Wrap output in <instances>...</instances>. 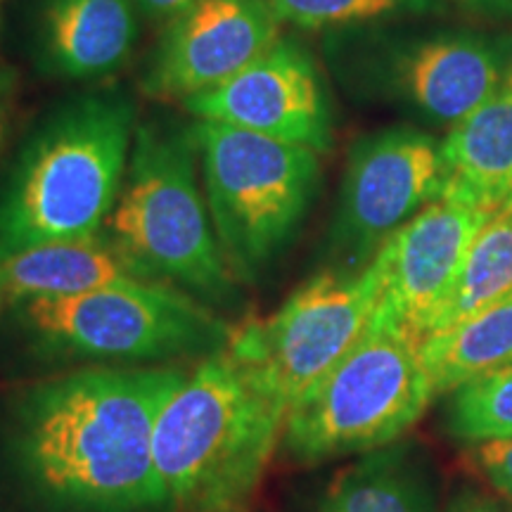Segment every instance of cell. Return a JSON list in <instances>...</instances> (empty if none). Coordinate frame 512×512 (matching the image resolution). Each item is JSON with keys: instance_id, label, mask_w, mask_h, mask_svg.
Segmentation results:
<instances>
[{"instance_id": "cell-18", "label": "cell", "mask_w": 512, "mask_h": 512, "mask_svg": "<svg viewBox=\"0 0 512 512\" xmlns=\"http://www.w3.org/2000/svg\"><path fill=\"white\" fill-rule=\"evenodd\" d=\"M434 399L486 370L512 366V290L453 328L420 339Z\"/></svg>"}, {"instance_id": "cell-4", "label": "cell", "mask_w": 512, "mask_h": 512, "mask_svg": "<svg viewBox=\"0 0 512 512\" xmlns=\"http://www.w3.org/2000/svg\"><path fill=\"white\" fill-rule=\"evenodd\" d=\"M105 238L155 283L174 285L216 311L240 302L204 197L200 150L190 128L140 124Z\"/></svg>"}, {"instance_id": "cell-2", "label": "cell", "mask_w": 512, "mask_h": 512, "mask_svg": "<svg viewBox=\"0 0 512 512\" xmlns=\"http://www.w3.org/2000/svg\"><path fill=\"white\" fill-rule=\"evenodd\" d=\"M290 408L238 332L188 370L157 418L152 463L162 512H252Z\"/></svg>"}, {"instance_id": "cell-23", "label": "cell", "mask_w": 512, "mask_h": 512, "mask_svg": "<svg viewBox=\"0 0 512 512\" xmlns=\"http://www.w3.org/2000/svg\"><path fill=\"white\" fill-rule=\"evenodd\" d=\"M444 512H512V505L505 498L486 494L479 486L463 484L448 498Z\"/></svg>"}, {"instance_id": "cell-22", "label": "cell", "mask_w": 512, "mask_h": 512, "mask_svg": "<svg viewBox=\"0 0 512 512\" xmlns=\"http://www.w3.org/2000/svg\"><path fill=\"white\" fill-rule=\"evenodd\" d=\"M475 463L486 482L512 505V439L475 446Z\"/></svg>"}, {"instance_id": "cell-14", "label": "cell", "mask_w": 512, "mask_h": 512, "mask_svg": "<svg viewBox=\"0 0 512 512\" xmlns=\"http://www.w3.org/2000/svg\"><path fill=\"white\" fill-rule=\"evenodd\" d=\"M41 24L43 60L72 81L117 72L138 38L133 0H48Z\"/></svg>"}, {"instance_id": "cell-12", "label": "cell", "mask_w": 512, "mask_h": 512, "mask_svg": "<svg viewBox=\"0 0 512 512\" xmlns=\"http://www.w3.org/2000/svg\"><path fill=\"white\" fill-rule=\"evenodd\" d=\"M382 91L434 124L456 126L512 74V41L451 31L392 43L373 67Z\"/></svg>"}, {"instance_id": "cell-6", "label": "cell", "mask_w": 512, "mask_h": 512, "mask_svg": "<svg viewBox=\"0 0 512 512\" xmlns=\"http://www.w3.org/2000/svg\"><path fill=\"white\" fill-rule=\"evenodd\" d=\"M38 354L83 366H178L233 339L221 311L166 283H124L10 309Z\"/></svg>"}, {"instance_id": "cell-3", "label": "cell", "mask_w": 512, "mask_h": 512, "mask_svg": "<svg viewBox=\"0 0 512 512\" xmlns=\"http://www.w3.org/2000/svg\"><path fill=\"white\" fill-rule=\"evenodd\" d=\"M136 128V107L119 91L81 95L50 114L0 192V261L100 235L119 200Z\"/></svg>"}, {"instance_id": "cell-8", "label": "cell", "mask_w": 512, "mask_h": 512, "mask_svg": "<svg viewBox=\"0 0 512 512\" xmlns=\"http://www.w3.org/2000/svg\"><path fill=\"white\" fill-rule=\"evenodd\" d=\"M441 143L415 128H387L351 147L325 254L332 271L366 268L389 238L444 192Z\"/></svg>"}, {"instance_id": "cell-16", "label": "cell", "mask_w": 512, "mask_h": 512, "mask_svg": "<svg viewBox=\"0 0 512 512\" xmlns=\"http://www.w3.org/2000/svg\"><path fill=\"white\" fill-rule=\"evenodd\" d=\"M437 503L430 456L399 439L344 465L325 484L313 512H437Z\"/></svg>"}, {"instance_id": "cell-9", "label": "cell", "mask_w": 512, "mask_h": 512, "mask_svg": "<svg viewBox=\"0 0 512 512\" xmlns=\"http://www.w3.org/2000/svg\"><path fill=\"white\" fill-rule=\"evenodd\" d=\"M387 285L384 249L354 273L325 268L264 320L238 325L275 394L292 411L306 389L361 337Z\"/></svg>"}, {"instance_id": "cell-27", "label": "cell", "mask_w": 512, "mask_h": 512, "mask_svg": "<svg viewBox=\"0 0 512 512\" xmlns=\"http://www.w3.org/2000/svg\"><path fill=\"white\" fill-rule=\"evenodd\" d=\"M10 311V304L8 302H5V299L3 297H0V318H3L5 316V313H8Z\"/></svg>"}, {"instance_id": "cell-15", "label": "cell", "mask_w": 512, "mask_h": 512, "mask_svg": "<svg viewBox=\"0 0 512 512\" xmlns=\"http://www.w3.org/2000/svg\"><path fill=\"white\" fill-rule=\"evenodd\" d=\"M140 280L147 278L102 233L31 247L0 261V297L10 309L24 299L72 297Z\"/></svg>"}, {"instance_id": "cell-11", "label": "cell", "mask_w": 512, "mask_h": 512, "mask_svg": "<svg viewBox=\"0 0 512 512\" xmlns=\"http://www.w3.org/2000/svg\"><path fill=\"white\" fill-rule=\"evenodd\" d=\"M280 24L268 0H197L166 27L147 93L188 100L221 86L283 38Z\"/></svg>"}, {"instance_id": "cell-13", "label": "cell", "mask_w": 512, "mask_h": 512, "mask_svg": "<svg viewBox=\"0 0 512 512\" xmlns=\"http://www.w3.org/2000/svg\"><path fill=\"white\" fill-rule=\"evenodd\" d=\"M494 209L439 195L384 245L387 302L420 339L456 285L467 249Z\"/></svg>"}, {"instance_id": "cell-26", "label": "cell", "mask_w": 512, "mask_h": 512, "mask_svg": "<svg viewBox=\"0 0 512 512\" xmlns=\"http://www.w3.org/2000/svg\"><path fill=\"white\" fill-rule=\"evenodd\" d=\"M472 8H484V10H503V12H512V0H467Z\"/></svg>"}, {"instance_id": "cell-5", "label": "cell", "mask_w": 512, "mask_h": 512, "mask_svg": "<svg viewBox=\"0 0 512 512\" xmlns=\"http://www.w3.org/2000/svg\"><path fill=\"white\" fill-rule=\"evenodd\" d=\"M434 401L420 337L387 302L299 396L280 448L297 465L356 458L406 437Z\"/></svg>"}, {"instance_id": "cell-19", "label": "cell", "mask_w": 512, "mask_h": 512, "mask_svg": "<svg viewBox=\"0 0 512 512\" xmlns=\"http://www.w3.org/2000/svg\"><path fill=\"white\" fill-rule=\"evenodd\" d=\"M512 290V207H498L467 249L465 264L427 335L448 330ZM425 335V337H427Z\"/></svg>"}, {"instance_id": "cell-17", "label": "cell", "mask_w": 512, "mask_h": 512, "mask_svg": "<svg viewBox=\"0 0 512 512\" xmlns=\"http://www.w3.org/2000/svg\"><path fill=\"white\" fill-rule=\"evenodd\" d=\"M441 195L498 209L512 190V74L441 140Z\"/></svg>"}, {"instance_id": "cell-28", "label": "cell", "mask_w": 512, "mask_h": 512, "mask_svg": "<svg viewBox=\"0 0 512 512\" xmlns=\"http://www.w3.org/2000/svg\"><path fill=\"white\" fill-rule=\"evenodd\" d=\"M501 207H512V190L508 192V197H505V202L501 204Z\"/></svg>"}, {"instance_id": "cell-10", "label": "cell", "mask_w": 512, "mask_h": 512, "mask_svg": "<svg viewBox=\"0 0 512 512\" xmlns=\"http://www.w3.org/2000/svg\"><path fill=\"white\" fill-rule=\"evenodd\" d=\"M195 119L316 150L332 147V107L309 50L280 38L259 60L207 93L183 100Z\"/></svg>"}, {"instance_id": "cell-21", "label": "cell", "mask_w": 512, "mask_h": 512, "mask_svg": "<svg viewBox=\"0 0 512 512\" xmlns=\"http://www.w3.org/2000/svg\"><path fill=\"white\" fill-rule=\"evenodd\" d=\"M280 22L299 29H332L396 15L437 10V0H268Z\"/></svg>"}, {"instance_id": "cell-7", "label": "cell", "mask_w": 512, "mask_h": 512, "mask_svg": "<svg viewBox=\"0 0 512 512\" xmlns=\"http://www.w3.org/2000/svg\"><path fill=\"white\" fill-rule=\"evenodd\" d=\"M204 197L238 283L252 285L297 238L320 185L316 150L219 121L192 124Z\"/></svg>"}, {"instance_id": "cell-1", "label": "cell", "mask_w": 512, "mask_h": 512, "mask_svg": "<svg viewBox=\"0 0 512 512\" xmlns=\"http://www.w3.org/2000/svg\"><path fill=\"white\" fill-rule=\"evenodd\" d=\"M183 366H79L31 384L5 418L10 475L48 512L159 510L157 418Z\"/></svg>"}, {"instance_id": "cell-20", "label": "cell", "mask_w": 512, "mask_h": 512, "mask_svg": "<svg viewBox=\"0 0 512 512\" xmlns=\"http://www.w3.org/2000/svg\"><path fill=\"white\" fill-rule=\"evenodd\" d=\"M441 399H446V434L458 444L482 446L512 439V366L470 377Z\"/></svg>"}, {"instance_id": "cell-25", "label": "cell", "mask_w": 512, "mask_h": 512, "mask_svg": "<svg viewBox=\"0 0 512 512\" xmlns=\"http://www.w3.org/2000/svg\"><path fill=\"white\" fill-rule=\"evenodd\" d=\"M10 100H12V81H10L8 72H3V69H0V150H3L5 133H8Z\"/></svg>"}, {"instance_id": "cell-24", "label": "cell", "mask_w": 512, "mask_h": 512, "mask_svg": "<svg viewBox=\"0 0 512 512\" xmlns=\"http://www.w3.org/2000/svg\"><path fill=\"white\" fill-rule=\"evenodd\" d=\"M197 0H136V5L155 22H174V19L190 8Z\"/></svg>"}]
</instances>
